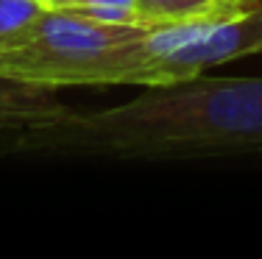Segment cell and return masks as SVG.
<instances>
[{
	"instance_id": "cell-1",
	"label": "cell",
	"mask_w": 262,
	"mask_h": 259,
	"mask_svg": "<svg viewBox=\"0 0 262 259\" xmlns=\"http://www.w3.org/2000/svg\"><path fill=\"white\" fill-rule=\"evenodd\" d=\"M17 151L109 159L221 156L262 151V78H204L151 86L98 112H64L20 131Z\"/></svg>"
},
{
	"instance_id": "cell-2",
	"label": "cell",
	"mask_w": 262,
	"mask_h": 259,
	"mask_svg": "<svg viewBox=\"0 0 262 259\" xmlns=\"http://www.w3.org/2000/svg\"><path fill=\"white\" fill-rule=\"evenodd\" d=\"M254 53H262V0L240 11H212L187 22L137 31L109 48L86 70L81 86L179 84Z\"/></svg>"
},
{
	"instance_id": "cell-3",
	"label": "cell",
	"mask_w": 262,
	"mask_h": 259,
	"mask_svg": "<svg viewBox=\"0 0 262 259\" xmlns=\"http://www.w3.org/2000/svg\"><path fill=\"white\" fill-rule=\"evenodd\" d=\"M70 109L59 101L56 86L20 81L0 73V131H26L61 117Z\"/></svg>"
},
{
	"instance_id": "cell-4",
	"label": "cell",
	"mask_w": 262,
	"mask_h": 259,
	"mask_svg": "<svg viewBox=\"0 0 262 259\" xmlns=\"http://www.w3.org/2000/svg\"><path fill=\"white\" fill-rule=\"evenodd\" d=\"M48 9L42 0H0V53L26 45Z\"/></svg>"
},
{
	"instance_id": "cell-5",
	"label": "cell",
	"mask_w": 262,
	"mask_h": 259,
	"mask_svg": "<svg viewBox=\"0 0 262 259\" xmlns=\"http://www.w3.org/2000/svg\"><path fill=\"white\" fill-rule=\"evenodd\" d=\"M212 11H232V9H223L217 0H140L137 20L145 28H157V26L195 20V17L212 14Z\"/></svg>"
},
{
	"instance_id": "cell-6",
	"label": "cell",
	"mask_w": 262,
	"mask_h": 259,
	"mask_svg": "<svg viewBox=\"0 0 262 259\" xmlns=\"http://www.w3.org/2000/svg\"><path fill=\"white\" fill-rule=\"evenodd\" d=\"M51 9H70V11H78V14L103 20V22L140 26V20H137L140 0H53Z\"/></svg>"
},
{
	"instance_id": "cell-7",
	"label": "cell",
	"mask_w": 262,
	"mask_h": 259,
	"mask_svg": "<svg viewBox=\"0 0 262 259\" xmlns=\"http://www.w3.org/2000/svg\"><path fill=\"white\" fill-rule=\"evenodd\" d=\"M223 9H232V11H240V9H248V6L259 3V0H217Z\"/></svg>"
},
{
	"instance_id": "cell-8",
	"label": "cell",
	"mask_w": 262,
	"mask_h": 259,
	"mask_svg": "<svg viewBox=\"0 0 262 259\" xmlns=\"http://www.w3.org/2000/svg\"><path fill=\"white\" fill-rule=\"evenodd\" d=\"M42 3H48V6H51V3H53V0H42Z\"/></svg>"
}]
</instances>
